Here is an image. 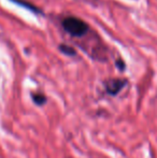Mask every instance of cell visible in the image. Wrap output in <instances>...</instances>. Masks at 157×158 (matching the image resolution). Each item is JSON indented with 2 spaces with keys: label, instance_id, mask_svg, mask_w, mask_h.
Here are the masks:
<instances>
[{
  "label": "cell",
  "instance_id": "obj_1",
  "mask_svg": "<svg viewBox=\"0 0 157 158\" xmlns=\"http://www.w3.org/2000/svg\"><path fill=\"white\" fill-rule=\"evenodd\" d=\"M63 27L72 37H82L89 30L88 25L81 19L74 16L66 17L63 21Z\"/></svg>",
  "mask_w": 157,
  "mask_h": 158
},
{
  "label": "cell",
  "instance_id": "obj_3",
  "mask_svg": "<svg viewBox=\"0 0 157 158\" xmlns=\"http://www.w3.org/2000/svg\"><path fill=\"white\" fill-rule=\"evenodd\" d=\"M59 50H60V52L63 53V54L68 55V56H74V55L76 54V50H74L72 46L67 45V44H60V45H59Z\"/></svg>",
  "mask_w": 157,
  "mask_h": 158
},
{
  "label": "cell",
  "instance_id": "obj_2",
  "mask_svg": "<svg viewBox=\"0 0 157 158\" xmlns=\"http://www.w3.org/2000/svg\"><path fill=\"white\" fill-rule=\"evenodd\" d=\"M127 84V80L124 79H111L108 80L105 83V90L109 95L115 96L124 88V86Z\"/></svg>",
  "mask_w": 157,
  "mask_h": 158
},
{
  "label": "cell",
  "instance_id": "obj_6",
  "mask_svg": "<svg viewBox=\"0 0 157 158\" xmlns=\"http://www.w3.org/2000/svg\"><path fill=\"white\" fill-rule=\"evenodd\" d=\"M116 66L118 67L121 71H124V69H125V64H124V61H122V60H118V63H116Z\"/></svg>",
  "mask_w": 157,
  "mask_h": 158
},
{
  "label": "cell",
  "instance_id": "obj_4",
  "mask_svg": "<svg viewBox=\"0 0 157 158\" xmlns=\"http://www.w3.org/2000/svg\"><path fill=\"white\" fill-rule=\"evenodd\" d=\"M32 100L37 106H43L46 102V97L43 94H34L32 95Z\"/></svg>",
  "mask_w": 157,
  "mask_h": 158
},
{
  "label": "cell",
  "instance_id": "obj_5",
  "mask_svg": "<svg viewBox=\"0 0 157 158\" xmlns=\"http://www.w3.org/2000/svg\"><path fill=\"white\" fill-rule=\"evenodd\" d=\"M14 1L17 2V3H19V4H22L23 6H26V8H28L29 10L34 11V12H36V13H39L40 12L39 9H37L36 6H31V4H29V3H26V2H22V0H14Z\"/></svg>",
  "mask_w": 157,
  "mask_h": 158
}]
</instances>
